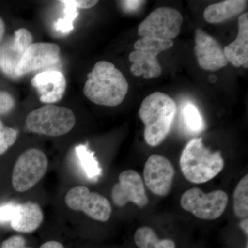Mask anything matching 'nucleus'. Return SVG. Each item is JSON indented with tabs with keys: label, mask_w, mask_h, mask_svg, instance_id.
Returning <instances> with one entry per match:
<instances>
[{
	"label": "nucleus",
	"mask_w": 248,
	"mask_h": 248,
	"mask_svg": "<svg viewBox=\"0 0 248 248\" xmlns=\"http://www.w3.org/2000/svg\"><path fill=\"white\" fill-rule=\"evenodd\" d=\"M179 163L184 177L194 184L211 180L223 170L225 164L221 152L207 148L202 138L193 139L187 143Z\"/></svg>",
	"instance_id": "7ed1b4c3"
},
{
	"label": "nucleus",
	"mask_w": 248,
	"mask_h": 248,
	"mask_svg": "<svg viewBox=\"0 0 248 248\" xmlns=\"http://www.w3.org/2000/svg\"><path fill=\"white\" fill-rule=\"evenodd\" d=\"M64 5V16L62 19H59L55 24V29L62 33H68L70 31L73 30V21L78 17V7H77L75 0H68V1H60Z\"/></svg>",
	"instance_id": "4be33fe9"
},
{
	"label": "nucleus",
	"mask_w": 248,
	"mask_h": 248,
	"mask_svg": "<svg viewBox=\"0 0 248 248\" xmlns=\"http://www.w3.org/2000/svg\"><path fill=\"white\" fill-rule=\"evenodd\" d=\"M60 47L48 42L32 43L23 55L16 68V77H21L38 71L41 68L55 64L60 61Z\"/></svg>",
	"instance_id": "f8f14e48"
},
{
	"label": "nucleus",
	"mask_w": 248,
	"mask_h": 248,
	"mask_svg": "<svg viewBox=\"0 0 248 248\" xmlns=\"http://www.w3.org/2000/svg\"><path fill=\"white\" fill-rule=\"evenodd\" d=\"M234 212L239 218L248 215V175L244 176L236 186L234 192Z\"/></svg>",
	"instance_id": "412c9836"
},
{
	"label": "nucleus",
	"mask_w": 248,
	"mask_h": 248,
	"mask_svg": "<svg viewBox=\"0 0 248 248\" xmlns=\"http://www.w3.org/2000/svg\"><path fill=\"white\" fill-rule=\"evenodd\" d=\"M175 170L167 158L153 155L148 158L143 170L147 187L155 195L165 197L172 188Z\"/></svg>",
	"instance_id": "9d476101"
},
{
	"label": "nucleus",
	"mask_w": 248,
	"mask_h": 248,
	"mask_svg": "<svg viewBox=\"0 0 248 248\" xmlns=\"http://www.w3.org/2000/svg\"><path fill=\"white\" fill-rule=\"evenodd\" d=\"M17 138V131L15 129L4 127L0 138V155L6 153L9 147L14 144Z\"/></svg>",
	"instance_id": "b1692460"
},
{
	"label": "nucleus",
	"mask_w": 248,
	"mask_h": 248,
	"mask_svg": "<svg viewBox=\"0 0 248 248\" xmlns=\"http://www.w3.org/2000/svg\"><path fill=\"white\" fill-rule=\"evenodd\" d=\"M240 226L242 228L243 231H244L245 234H248V219L247 218H244L242 221L240 223Z\"/></svg>",
	"instance_id": "c756f323"
},
{
	"label": "nucleus",
	"mask_w": 248,
	"mask_h": 248,
	"mask_svg": "<svg viewBox=\"0 0 248 248\" xmlns=\"http://www.w3.org/2000/svg\"><path fill=\"white\" fill-rule=\"evenodd\" d=\"M16 104L14 98L9 93L0 91V115H6L13 110Z\"/></svg>",
	"instance_id": "393cba45"
},
{
	"label": "nucleus",
	"mask_w": 248,
	"mask_h": 248,
	"mask_svg": "<svg viewBox=\"0 0 248 248\" xmlns=\"http://www.w3.org/2000/svg\"><path fill=\"white\" fill-rule=\"evenodd\" d=\"M40 248H64L58 241H50L45 243Z\"/></svg>",
	"instance_id": "c85d7f7f"
},
{
	"label": "nucleus",
	"mask_w": 248,
	"mask_h": 248,
	"mask_svg": "<svg viewBox=\"0 0 248 248\" xmlns=\"http://www.w3.org/2000/svg\"><path fill=\"white\" fill-rule=\"evenodd\" d=\"M228 62L233 66L248 68V13L238 19V35L236 39L223 48Z\"/></svg>",
	"instance_id": "dca6fc26"
},
{
	"label": "nucleus",
	"mask_w": 248,
	"mask_h": 248,
	"mask_svg": "<svg viewBox=\"0 0 248 248\" xmlns=\"http://www.w3.org/2000/svg\"><path fill=\"white\" fill-rule=\"evenodd\" d=\"M184 17L173 8L159 7L154 10L141 22L138 34L142 37H153L172 40L180 33Z\"/></svg>",
	"instance_id": "6e6552de"
},
{
	"label": "nucleus",
	"mask_w": 248,
	"mask_h": 248,
	"mask_svg": "<svg viewBox=\"0 0 248 248\" xmlns=\"http://www.w3.org/2000/svg\"><path fill=\"white\" fill-rule=\"evenodd\" d=\"M228 203V196L223 190L205 193L199 187L186 191L181 197V206L203 220H215L224 213Z\"/></svg>",
	"instance_id": "423d86ee"
},
{
	"label": "nucleus",
	"mask_w": 248,
	"mask_h": 248,
	"mask_svg": "<svg viewBox=\"0 0 248 248\" xmlns=\"http://www.w3.org/2000/svg\"><path fill=\"white\" fill-rule=\"evenodd\" d=\"M247 2L246 0H226L210 5L204 11V19L210 24L226 22L241 14Z\"/></svg>",
	"instance_id": "f3484780"
},
{
	"label": "nucleus",
	"mask_w": 248,
	"mask_h": 248,
	"mask_svg": "<svg viewBox=\"0 0 248 248\" xmlns=\"http://www.w3.org/2000/svg\"><path fill=\"white\" fill-rule=\"evenodd\" d=\"M120 2H122V6H124V9L128 10V11H131V10H135L138 8L143 1H120Z\"/></svg>",
	"instance_id": "cd10ccee"
},
{
	"label": "nucleus",
	"mask_w": 248,
	"mask_h": 248,
	"mask_svg": "<svg viewBox=\"0 0 248 248\" xmlns=\"http://www.w3.org/2000/svg\"><path fill=\"white\" fill-rule=\"evenodd\" d=\"M26 51L14 38L5 42L0 46V69L8 76L16 77V68Z\"/></svg>",
	"instance_id": "a211bd4d"
},
{
	"label": "nucleus",
	"mask_w": 248,
	"mask_h": 248,
	"mask_svg": "<svg viewBox=\"0 0 248 248\" xmlns=\"http://www.w3.org/2000/svg\"><path fill=\"white\" fill-rule=\"evenodd\" d=\"M4 126L3 125L2 122L0 120V138H1V133H2L3 129H4Z\"/></svg>",
	"instance_id": "2f4dec72"
},
{
	"label": "nucleus",
	"mask_w": 248,
	"mask_h": 248,
	"mask_svg": "<svg viewBox=\"0 0 248 248\" xmlns=\"http://www.w3.org/2000/svg\"><path fill=\"white\" fill-rule=\"evenodd\" d=\"M76 153L85 174L90 179H97L102 174V169L94 153L84 145L76 147Z\"/></svg>",
	"instance_id": "aec40b11"
},
{
	"label": "nucleus",
	"mask_w": 248,
	"mask_h": 248,
	"mask_svg": "<svg viewBox=\"0 0 248 248\" xmlns=\"http://www.w3.org/2000/svg\"><path fill=\"white\" fill-rule=\"evenodd\" d=\"M77 7L79 9H91L97 4L98 1H91V0H75Z\"/></svg>",
	"instance_id": "bb28decb"
},
{
	"label": "nucleus",
	"mask_w": 248,
	"mask_h": 248,
	"mask_svg": "<svg viewBox=\"0 0 248 248\" xmlns=\"http://www.w3.org/2000/svg\"><path fill=\"white\" fill-rule=\"evenodd\" d=\"M195 52L201 68L205 71H217L228 65L223 48L213 36L202 29L195 31Z\"/></svg>",
	"instance_id": "ddd939ff"
},
{
	"label": "nucleus",
	"mask_w": 248,
	"mask_h": 248,
	"mask_svg": "<svg viewBox=\"0 0 248 248\" xmlns=\"http://www.w3.org/2000/svg\"><path fill=\"white\" fill-rule=\"evenodd\" d=\"M76 122V116L71 109L51 104L32 111L26 120L30 131L50 137L66 135L73 128Z\"/></svg>",
	"instance_id": "20e7f679"
},
{
	"label": "nucleus",
	"mask_w": 248,
	"mask_h": 248,
	"mask_svg": "<svg viewBox=\"0 0 248 248\" xmlns=\"http://www.w3.org/2000/svg\"><path fill=\"white\" fill-rule=\"evenodd\" d=\"M65 203L72 210L84 212L99 221H108L112 214L110 202L100 194L91 192L84 186H76L68 191Z\"/></svg>",
	"instance_id": "1a4fd4ad"
},
{
	"label": "nucleus",
	"mask_w": 248,
	"mask_h": 248,
	"mask_svg": "<svg viewBox=\"0 0 248 248\" xmlns=\"http://www.w3.org/2000/svg\"><path fill=\"white\" fill-rule=\"evenodd\" d=\"M112 201L117 206L123 207L129 202L143 208L148 203L144 184L136 171L127 170L119 176V182L112 187Z\"/></svg>",
	"instance_id": "9b49d317"
},
{
	"label": "nucleus",
	"mask_w": 248,
	"mask_h": 248,
	"mask_svg": "<svg viewBox=\"0 0 248 248\" xmlns=\"http://www.w3.org/2000/svg\"><path fill=\"white\" fill-rule=\"evenodd\" d=\"M1 248H31L26 246V239L20 235H15L5 240Z\"/></svg>",
	"instance_id": "a878e982"
},
{
	"label": "nucleus",
	"mask_w": 248,
	"mask_h": 248,
	"mask_svg": "<svg viewBox=\"0 0 248 248\" xmlns=\"http://www.w3.org/2000/svg\"><path fill=\"white\" fill-rule=\"evenodd\" d=\"M31 84L37 89L41 102L47 104L58 102L66 92V78L58 71L39 73L32 78Z\"/></svg>",
	"instance_id": "4468645a"
},
{
	"label": "nucleus",
	"mask_w": 248,
	"mask_h": 248,
	"mask_svg": "<svg viewBox=\"0 0 248 248\" xmlns=\"http://www.w3.org/2000/svg\"><path fill=\"white\" fill-rule=\"evenodd\" d=\"M183 117L186 128L194 133H198L203 130V118L198 108L194 104H187L183 109Z\"/></svg>",
	"instance_id": "5701e85b"
},
{
	"label": "nucleus",
	"mask_w": 248,
	"mask_h": 248,
	"mask_svg": "<svg viewBox=\"0 0 248 248\" xmlns=\"http://www.w3.org/2000/svg\"><path fill=\"white\" fill-rule=\"evenodd\" d=\"M44 214L38 203L27 202L14 203L9 223L14 231L29 233L35 231L42 224Z\"/></svg>",
	"instance_id": "2eb2a0df"
},
{
	"label": "nucleus",
	"mask_w": 248,
	"mask_h": 248,
	"mask_svg": "<svg viewBox=\"0 0 248 248\" xmlns=\"http://www.w3.org/2000/svg\"><path fill=\"white\" fill-rule=\"evenodd\" d=\"M173 45L172 40L153 37H141L134 45L135 50L129 55V60L133 63L130 71L134 76H142L146 79L159 78L162 68L158 61L157 55L172 48Z\"/></svg>",
	"instance_id": "39448f33"
},
{
	"label": "nucleus",
	"mask_w": 248,
	"mask_h": 248,
	"mask_svg": "<svg viewBox=\"0 0 248 248\" xmlns=\"http://www.w3.org/2000/svg\"><path fill=\"white\" fill-rule=\"evenodd\" d=\"M5 32V24L3 19L0 17V42L2 40Z\"/></svg>",
	"instance_id": "7c9ffc66"
},
{
	"label": "nucleus",
	"mask_w": 248,
	"mask_h": 248,
	"mask_svg": "<svg viewBox=\"0 0 248 248\" xmlns=\"http://www.w3.org/2000/svg\"><path fill=\"white\" fill-rule=\"evenodd\" d=\"M48 161L44 152L31 148L23 153L15 164L12 184L15 190L24 192L30 190L45 177Z\"/></svg>",
	"instance_id": "0eeeda50"
},
{
	"label": "nucleus",
	"mask_w": 248,
	"mask_h": 248,
	"mask_svg": "<svg viewBox=\"0 0 248 248\" xmlns=\"http://www.w3.org/2000/svg\"><path fill=\"white\" fill-rule=\"evenodd\" d=\"M135 242L139 248H175L172 240H160L154 230L148 226L141 227L137 230Z\"/></svg>",
	"instance_id": "6ab92c4d"
},
{
	"label": "nucleus",
	"mask_w": 248,
	"mask_h": 248,
	"mask_svg": "<svg viewBox=\"0 0 248 248\" xmlns=\"http://www.w3.org/2000/svg\"><path fill=\"white\" fill-rule=\"evenodd\" d=\"M177 111L174 99L164 93L155 92L143 99L139 116L144 124L147 144L155 147L162 143L170 133Z\"/></svg>",
	"instance_id": "f03ea898"
},
{
	"label": "nucleus",
	"mask_w": 248,
	"mask_h": 248,
	"mask_svg": "<svg viewBox=\"0 0 248 248\" xmlns=\"http://www.w3.org/2000/svg\"><path fill=\"white\" fill-rule=\"evenodd\" d=\"M129 85L123 73L113 63L98 62L88 75L84 93L97 105L115 107L122 104L128 93Z\"/></svg>",
	"instance_id": "f257e3e1"
}]
</instances>
